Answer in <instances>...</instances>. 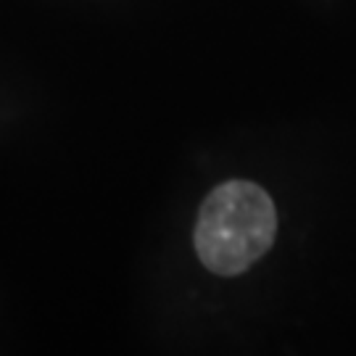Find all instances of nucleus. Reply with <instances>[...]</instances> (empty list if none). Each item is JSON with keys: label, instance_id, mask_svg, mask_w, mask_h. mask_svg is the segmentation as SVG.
<instances>
[{"label": "nucleus", "instance_id": "obj_1", "mask_svg": "<svg viewBox=\"0 0 356 356\" xmlns=\"http://www.w3.org/2000/svg\"><path fill=\"white\" fill-rule=\"evenodd\" d=\"M277 211L256 182L229 179L206 195L195 222V254L214 275L232 277L272 248Z\"/></svg>", "mask_w": 356, "mask_h": 356}]
</instances>
